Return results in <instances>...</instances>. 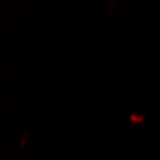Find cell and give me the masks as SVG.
I'll list each match as a JSON object with an SVG mask.
<instances>
[]
</instances>
